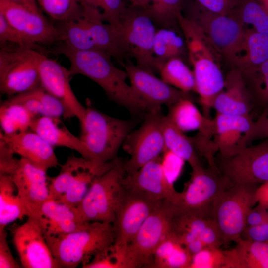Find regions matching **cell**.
<instances>
[{
    "mask_svg": "<svg viewBox=\"0 0 268 268\" xmlns=\"http://www.w3.org/2000/svg\"><path fill=\"white\" fill-rule=\"evenodd\" d=\"M151 2V0H140L139 6L147 9Z\"/></svg>",
    "mask_w": 268,
    "mask_h": 268,
    "instance_id": "57",
    "label": "cell"
},
{
    "mask_svg": "<svg viewBox=\"0 0 268 268\" xmlns=\"http://www.w3.org/2000/svg\"><path fill=\"white\" fill-rule=\"evenodd\" d=\"M240 237L254 241L268 242V221L246 227Z\"/></svg>",
    "mask_w": 268,
    "mask_h": 268,
    "instance_id": "52",
    "label": "cell"
},
{
    "mask_svg": "<svg viewBox=\"0 0 268 268\" xmlns=\"http://www.w3.org/2000/svg\"><path fill=\"white\" fill-rule=\"evenodd\" d=\"M241 73L254 107L263 110L268 107V60L257 67Z\"/></svg>",
    "mask_w": 268,
    "mask_h": 268,
    "instance_id": "40",
    "label": "cell"
},
{
    "mask_svg": "<svg viewBox=\"0 0 268 268\" xmlns=\"http://www.w3.org/2000/svg\"><path fill=\"white\" fill-rule=\"evenodd\" d=\"M215 162L218 171L236 184L260 185L268 181V138L248 145L230 156L217 153Z\"/></svg>",
    "mask_w": 268,
    "mask_h": 268,
    "instance_id": "14",
    "label": "cell"
},
{
    "mask_svg": "<svg viewBox=\"0 0 268 268\" xmlns=\"http://www.w3.org/2000/svg\"><path fill=\"white\" fill-rule=\"evenodd\" d=\"M86 108L85 118L80 123V139L86 145L93 162L103 164L114 161L136 122L111 117L89 102Z\"/></svg>",
    "mask_w": 268,
    "mask_h": 268,
    "instance_id": "4",
    "label": "cell"
},
{
    "mask_svg": "<svg viewBox=\"0 0 268 268\" xmlns=\"http://www.w3.org/2000/svg\"><path fill=\"white\" fill-rule=\"evenodd\" d=\"M212 108L217 113L250 116L254 108L241 72L233 68L225 77L222 90L215 97Z\"/></svg>",
    "mask_w": 268,
    "mask_h": 268,
    "instance_id": "25",
    "label": "cell"
},
{
    "mask_svg": "<svg viewBox=\"0 0 268 268\" xmlns=\"http://www.w3.org/2000/svg\"><path fill=\"white\" fill-rule=\"evenodd\" d=\"M161 159L160 156L133 173L125 175L122 180L124 189L156 200L172 202L178 192L166 175Z\"/></svg>",
    "mask_w": 268,
    "mask_h": 268,
    "instance_id": "20",
    "label": "cell"
},
{
    "mask_svg": "<svg viewBox=\"0 0 268 268\" xmlns=\"http://www.w3.org/2000/svg\"><path fill=\"white\" fill-rule=\"evenodd\" d=\"M268 60V35L246 28L241 46L231 64L241 73L250 71Z\"/></svg>",
    "mask_w": 268,
    "mask_h": 268,
    "instance_id": "29",
    "label": "cell"
},
{
    "mask_svg": "<svg viewBox=\"0 0 268 268\" xmlns=\"http://www.w3.org/2000/svg\"><path fill=\"white\" fill-rule=\"evenodd\" d=\"M162 157V165L168 179L172 183L180 175L185 161L169 150L163 152Z\"/></svg>",
    "mask_w": 268,
    "mask_h": 268,
    "instance_id": "48",
    "label": "cell"
},
{
    "mask_svg": "<svg viewBox=\"0 0 268 268\" xmlns=\"http://www.w3.org/2000/svg\"><path fill=\"white\" fill-rule=\"evenodd\" d=\"M268 221V208L258 205L256 208H252L247 214L246 227L257 225Z\"/></svg>",
    "mask_w": 268,
    "mask_h": 268,
    "instance_id": "53",
    "label": "cell"
},
{
    "mask_svg": "<svg viewBox=\"0 0 268 268\" xmlns=\"http://www.w3.org/2000/svg\"><path fill=\"white\" fill-rule=\"evenodd\" d=\"M0 12L28 41L35 45H51L61 41L56 26L48 21L42 13L7 0H0Z\"/></svg>",
    "mask_w": 268,
    "mask_h": 268,
    "instance_id": "18",
    "label": "cell"
},
{
    "mask_svg": "<svg viewBox=\"0 0 268 268\" xmlns=\"http://www.w3.org/2000/svg\"><path fill=\"white\" fill-rule=\"evenodd\" d=\"M255 199L258 205L268 208V181L258 185L255 192Z\"/></svg>",
    "mask_w": 268,
    "mask_h": 268,
    "instance_id": "54",
    "label": "cell"
},
{
    "mask_svg": "<svg viewBox=\"0 0 268 268\" xmlns=\"http://www.w3.org/2000/svg\"><path fill=\"white\" fill-rule=\"evenodd\" d=\"M183 7L182 0H151L147 10L154 23L171 28L178 23Z\"/></svg>",
    "mask_w": 268,
    "mask_h": 268,
    "instance_id": "42",
    "label": "cell"
},
{
    "mask_svg": "<svg viewBox=\"0 0 268 268\" xmlns=\"http://www.w3.org/2000/svg\"><path fill=\"white\" fill-rule=\"evenodd\" d=\"M232 249L224 250L223 268H268V242L239 238Z\"/></svg>",
    "mask_w": 268,
    "mask_h": 268,
    "instance_id": "28",
    "label": "cell"
},
{
    "mask_svg": "<svg viewBox=\"0 0 268 268\" xmlns=\"http://www.w3.org/2000/svg\"><path fill=\"white\" fill-rule=\"evenodd\" d=\"M232 12L245 28L268 35V12L258 0H240Z\"/></svg>",
    "mask_w": 268,
    "mask_h": 268,
    "instance_id": "39",
    "label": "cell"
},
{
    "mask_svg": "<svg viewBox=\"0 0 268 268\" xmlns=\"http://www.w3.org/2000/svg\"><path fill=\"white\" fill-rule=\"evenodd\" d=\"M23 6L30 10L37 13H42L36 0H7Z\"/></svg>",
    "mask_w": 268,
    "mask_h": 268,
    "instance_id": "55",
    "label": "cell"
},
{
    "mask_svg": "<svg viewBox=\"0 0 268 268\" xmlns=\"http://www.w3.org/2000/svg\"><path fill=\"white\" fill-rule=\"evenodd\" d=\"M224 260V251L206 247L192 255L190 268H223Z\"/></svg>",
    "mask_w": 268,
    "mask_h": 268,
    "instance_id": "44",
    "label": "cell"
},
{
    "mask_svg": "<svg viewBox=\"0 0 268 268\" xmlns=\"http://www.w3.org/2000/svg\"><path fill=\"white\" fill-rule=\"evenodd\" d=\"M125 175L124 162L117 158L110 169L93 182L76 207L84 222L113 223L124 192L122 180Z\"/></svg>",
    "mask_w": 268,
    "mask_h": 268,
    "instance_id": "8",
    "label": "cell"
},
{
    "mask_svg": "<svg viewBox=\"0 0 268 268\" xmlns=\"http://www.w3.org/2000/svg\"><path fill=\"white\" fill-rule=\"evenodd\" d=\"M0 91L8 97L41 86L39 63L42 51L16 45L0 46Z\"/></svg>",
    "mask_w": 268,
    "mask_h": 268,
    "instance_id": "7",
    "label": "cell"
},
{
    "mask_svg": "<svg viewBox=\"0 0 268 268\" xmlns=\"http://www.w3.org/2000/svg\"><path fill=\"white\" fill-rule=\"evenodd\" d=\"M39 70L42 86L63 104L65 109L63 117H76L80 123L82 122L86 108L79 102L72 90L69 70L47 57L44 53L40 56Z\"/></svg>",
    "mask_w": 268,
    "mask_h": 268,
    "instance_id": "16",
    "label": "cell"
},
{
    "mask_svg": "<svg viewBox=\"0 0 268 268\" xmlns=\"http://www.w3.org/2000/svg\"><path fill=\"white\" fill-rule=\"evenodd\" d=\"M131 86L150 110L164 105L168 107L181 99L191 98L184 92L157 78L153 73L131 62H121Z\"/></svg>",
    "mask_w": 268,
    "mask_h": 268,
    "instance_id": "19",
    "label": "cell"
},
{
    "mask_svg": "<svg viewBox=\"0 0 268 268\" xmlns=\"http://www.w3.org/2000/svg\"><path fill=\"white\" fill-rule=\"evenodd\" d=\"M40 8L58 22L77 20L83 17L80 0H36Z\"/></svg>",
    "mask_w": 268,
    "mask_h": 268,
    "instance_id": "41",
    "label": "cell"
},
{
    "mask_svg": "<svg viewBox=\"0 0 268 268\" xmlns=\"http://www.w3.org/2000/svg\"><path fill=\"white\" fill-rule=\"evenodd\" d=\"M82 19L97 50L107 53L120 62L127 56L120 36L111 25L104 23L102 12L84 15Z\"/></svg>",
    "mask_w": 268,
    "mask_h": 268,
    "instance_id": "30",
    "label": "cell"
},
{
    "mask_svg": "<svg viewBox=\"0 0 268 268\" xmlns=\"http://www.w3.org/2000/svg\"><path fill=\"white\" fill-rule=\"evenodd\" d=\"M30 129L36 133L52 147L70 148L78 152L83 158L92 161L91 155L85 144L68 130L60 118L35 117Z\"/></svg>",
    "mask_w": 268,
    "mask_h": 268,
    "instance_id": "26",
    "label": "cell"
},
{
    "mask_svg": "<svg viewBox=\"0 0 268 268\" xmlns=\"http://www.w3.org/2000/svg\"><path fill=\"white\" fill-rule=\"evenodd\" d=\"M201 6L213 13L228 15L232 13L240 0H194Z\"/></svg>",
    "mask_w": 268,
    "mask_h": 268,
    "instance_id": "50",
    "label": "cell"
},
{
    "mask_svg": "<svg viewBox=\"0 0 268 268\" xmlns=\"http://www.w3.org/2000/svg\"><path fill=\"white\" fill-rule=\"evenodd\" d=\"M212 221L189 213H175L172 232L192 256L206 248L201 238Z\"/></svg>",
    "mask_w": 268,
    "mask_h": 268,
    "instance_id": "31",
    "label": "cell"
},
{
    "mask_svg": "<svg viewBox=\"0 0 268 268\" xmlns=\"http://www.w3.org/2000/svg\"><path fill=\"white\" fill-rule=\"evenodd\" d=\"M175 214L171 203L163 201L125 247L129 268H149L153 254L171 232Z\"/></svg>",
    "mask_w": 268,
    "mask_h": 268,
    "instance_id": "12",
    "label": "cell"
},
{
    "mask_svg": "<svg viewBox=\"0 0 268 268\" xmlns=\"http://www.w3.org/2000/svg\"><path fill=\"white\" fill-rule=\"evenodd\" d=\"M268 138V107L262 110L258 118L253 121L245 141L246 146L257 139Z\"/></svg>",
    "mask_w": 268,
    "mask_h": 268,
    "instance_id": "47",
    "label": "cell"
},
{
    "mask_svg": "<svg viewBox=\"0 0 268 268\" xmlns=\"http://www.w3.org/2000/svg\"><path fill=\"white\" fill-rule=\"evenodd\" d=\"M259 185L236 184L226 188L216 199L211 213L223 244L240 238L249 211L256 203L255 192Z\"/></svg>",
    "mask_w": 268,
    "mask_h": 268,
    "instance_id": "9",
    "label": "cell"
},
{
    "mask_svg": "<svg viewBox=\"0 0 268 268\" xmlns=\"http://www.w3.org/2000/svg\"><path fill=\"white\" fill-rule=\"evenodd\" d=\"M27 109L35 117L47 116L63 117L65 109L62 103L47 91L42 85L31 91L7 99Z\"/></svg>",
    "mask_w": 268,
    "mask_h": 268,
    "instance_id": "32",
    "label": "cell"
},
{
    "mask_svg": "<svg viewBox=\"0 0 268 268\" xmlns=\"http://www.w3.org/2000/svg\"><path fill=\"white\" fill-rule=\"evenodd\" d=\"M102 0H80L82 8L92 7L94 8H101Z\"/></svg>",
    "mask_w": 268,
    "mask_h": 268,
    "instance_id": "56",
    "label": "cell"
},
{
    "mask_svg": "<svg viewBox=\"0 0 268 268\" xmlns=\"http://www.w3.org/2000/svg\"><path fill=\"white\" fill-rule=\"evenodd\" d=\"M11 177L27 212V217L51 198L46 171L36 167L26 159H19Z\"/></svg>",
    "mask_w": 268,
    "mask_h": 268,
    "instance_id": "21",
    "label": "cell"
},
{
    "mask_svg": "<svg viewBox=\"0 0 268 268\" xmlns=\"http://www.w3.org/2000/svg\"><path fill=\"white\" fill-rule=\"evenodd\" d=\"M187 50L185 40L174 29L162 28L156 31L153 44L154 66L156 72L168 60L184 54Z\"/></svg>",
    "mask_w": 268,
    "mask_h": 268,
    "instance_id": "36",
    "label": "cell"
},
{
    "mask_svg": "<svg viewBox=\"0 0 268 268\" xmlns=\"http://www.w3.org/2000/svg\"><path fill=\"white\" fill-rule=\"evenodd\" d=\"M119 34L127 56L134 58L136 65L153 73V44L156 30L147 9L130 4L123 13Z\"/></svg>",
    "mask_w": 268,
    "mask_h": 268,
    "instance_id": "10",
    "label": "cell"
},
{
    "mask_svg": "<svg viewBox=\"0 0 268 268\" xmlns=\"http://www.w3.org/2000/svg\"><path fill=\"white\" fill-rule=\"evenodd\" d=\"M0 136L15 154L40 169L47 172L59 165L54 147L31 129L13 134H5L0 130Z\"/></svg>",
    "mask_w": 268,
    "mask_h": 268,
    "instance_id": "23",
    "label": "cell"
},
{
    "mask_svg": "<svg viewBox=\"0 0 268 268\" xmlns=\"http://www.w3.org/2000/svg\"><path fill=\"white\" fill-rule=\"evenodd\" d=\"M13 242L25 268H59L37 221L27 217L12 230Z\"/></svg>",
    "mask_w": 268,
    "mask_h": 268,
    "instance_id": "17",
    "label": "cell"
},
{
    "mask_svg": "<svg viewBox=\"0 0 268 268\" xmlns=\"http://www.w3.org/2000/svg\"><path fill=\"white\" fill-rule=\"evenodd\" d=\"M8 43L21 47L32 48L43 52L42 47L28 41L9 23L5 17L0 12V46H4Z\"/></svg>",
    "mask_w": 268,
    "mask_h": 268,
    "instance_id": "45",
    "label": "cell"
},
{
    "mask_svg": "<svg viewBox=\"0 0 268 268\" xmlns=\"http://www.w3.org/2000/svg\"><path fill=\"white\" fill-rule=\"evenodd\" d=\"M163 116L161 107L150 111L141 126L132 130L125 139L122 146L130 155V159L124 162L126 175L136 171L165 151L162 130Z\"/></svg>",
    "mask_w": 268,
    "mask_h": 268,
    "instance_id": "13",
    "label": "cell"
},
{
    "mask_svg": "<svg viewBox=\"0 0 268 268\" xmlns=\"http://www.w3.org/2000/svg\"><path fill=\"white\" fill-rule=\"evenodd\" d=\"M162 130L165 151L172 152L187 162L192 168L202 165L191 137L187 136L167 115L163 116Z\"/></svg>",
    "mask_w": 268,
    "mask_h": 268,
    "instance_id": "34",
    "label": "cell"
},
{
    "mask_svg": "<svg viewBox=\"0 0 268 268\" xmlns=\"http://www.w3.org/2000/svg\"><path fill=\"white\" fill-rule=\"evenodd\" d=\"M167 116L183 132L197 130L207 137H214V119L202 114L191 98L181 99L169 106Z\"/></svg>",
    "mask_w": 268,
    "mask_h": 268,
    "instance_id": "27",
    "label": "cell"
},
{
    "mask_svg": "<svg viewBox=\"0 0 268 268\" xmlns=\"http://www.w3.org/2000/svg\"><path fill=\"white\" fill-rule=\"evenodd\" d=\"M129 0L131 4L139 6L140 0Z\"/></svg>",
    "mask_w": 268,
    "mask_h": 268,
    "instance_id": "59",
    "label": "cell"
},
{
    "mask_svg": "<svg viewBox=\"0 0 268 268\" xmlns=\"http://www.w3.org/2000/svg\"><path fill=\"white\" fill-rule=\"evenodd\" d=\"M8 245L6 228L0 230V268H19Z\"/></svg>",
    "mask_w": 268,
    "mask_h": 268,
    "instance_id": "51",
    "label": "cell"
},
{
    "mask_svg": "<svg viewBox=\"0 0 268 268\" xmlns=\"http://www.w3.org/2000/svg\"><path fill=\"white\" fill-rule=\"evenodd\" d=\"M127 5L125 0H102L101 7L102 20L111 25L118 34L121 19Z\"/></svg>",
    "mask_w": 268,
    "mask_h": 268,
    "instance_id": "46",
    "label": "cell"
},
{
    "mask_svg": "<svg viewBox=\"0 0 268 268\" xmlns=\"http://www.w3.org/2000/svg\"><path fill=\"white\" fill-rule=\"evenodd\" d=\"M45 238L59 268H75L114 243L115 234L112 223L88 222L75 231Z\"/></svg>",
    "mask_w": 268,
    "mask_h": 268,
    "instance_id": "3",
    "label": "cell"
},
{
    "mask_svg": "<svg viewBox=\"0 0 268 268\" xmlns=\"http://www.w3.org/2000/svg\"><path fill=\"white\" fill-rule=\"evenodd\" d=\"M232 186L219 172L203 165L192 168L189 180L181 192H178L171 202L175 213H185L211 218V213L216 199Z\"/></svg>",
    "mask_w": 268,
    "mask_h": 268,
    "instance_id": "6",
    "label": "cell"
},
{
    "mask_svg": "<svg viewBox=\"0 0 268 268\" xmlns=\"http://www.w3.org/2000/svg\"><path fill=\"white\" fill-rule=\"evenodd\" d=\"M162 201L124 189L112 223L115 234L114 243L120 247H126Z\"/></svg>",
    "mask_w": 268,
    "mask_h": 268,
    "instance_id": "15",
    "label": "cell"
},
{
    "mask_svg": "<svg viewBox=\"0 0 268 268\" xmlns=\"http://www.w3.org/2000/svg\"><path fill=\"white\" fill-rule=\"evenodd\" d=\"M161 79L184 92L195 91V81L191 71L180 57L172 58L158 68Z\"/></svg>",
    "mask_w": 268,
    "mask_h": 268,
    "instance_id": "37",
    "label": "cell"
},
{
    "mask_svg": "<svg viewBox=\"0 0 268 268\" xmlns=\"http://www.w3.org/2000/svg\"><path fill=\"white\" fill-rule=\"evenodd\" d=\"M27 216L11 176L0 174V230Z\"/></svg>",
    "mask_w": 268,
    "mask_h": 268,
    "instance_id": "35",
    "label": "cell"
},
{
    "mask_svg": "<svg viewBox=\"0 0 268 268\" xmlns=\"http://www.w3.org/2000/svg\"><path fill=\"white\" fill-rule=\"evenodd\" d=\"M214 121V141L218 149V153L230 156L246 146V139L254 121L251 115L216 113Z\"/></svg>",
    "mask_w": 268,
    "mask_h": 268,
    "instance_id": "24",
    "label": "cell"
},
{
    "mask_svg": "<svg viewBox=\"0 0 268 268\" xmlns=\"http://www.w3.org/2000/svg\"><path fill=\"white\" fill-rule=\"evenodd\" d=\"M192 255L171 232L154 252L149 268H190Z\"/></svg>",
    "mask_w": 268,
    "mask_h": 268,
    "instance_id": "33",
    "label": "cell"
},
{
    "mask_svg": "<svg viewBox=\"0 0 268 268\" xmlns=\"http://www.w3.org/2000/svg\"><path fill=\"white\" fill-rule=\"evenodd\" d=\"M0 106L1 130L3 133L13 134L30 129L35 117L24 107L7 99L1 101Z\"/></svg>",
    "mask_w": 268,
    "mask_h": 268,
    "instance_id": "38",
    "label": "cell"
},
{
    "mask_svg": "<svg viewBox=\"0 0 268 268\" xmlns=\"http://www.w3.org/2000/svg\"><path fill=\"white\" fill-rule=\"evenodd\" d=\"M12 148L0 136V174L11 176L19 161Z\"/></svg>",
    "mask_w": 268,
    "mask_h": 268,
    "instance_id": "49",
    "label": "cell"
},
{
    "mask_svg": "<svg viewBox=\"0 0 268 268\" xmlns=\"http://www.w3.org/2000/svg\"><path fill=\"white\" fill-rule=\"evenodd\" d=\"M268 12V0H258Z\"/></svg>",
    "mask_w": 268,
    "mask_h": 268,
    "instance_id": "58",
    "label": "cell"
},
{
    "mask_svg": "<svg viewBox=\"0 0 268 268\" xmlns=\"http://www.w3.org/2000/svg\"><path fill=\"white\" fill-rule=\"evenodd\" d=\"M116 159L100 164L82 156H69L61 166L58 175L48 177L50 198L77 207L93 182L110 169L115 165Z\"/></svg>",
    "mask_w": 268,
    "mask_h": 268,
    "instance_id": "5",
    "label": "cell"
},
{
    "mask_svg": "<svg viewBox=\"0 0 268 268\" xmlns=\"http://www.w3.org/2000/svg\"><path fill=\"white\" fill-rule=\"evenodd\" d=\"M82 268H129L125 247L113 243L100 251Z\"/></svg>",
    "mask_w": 268,
    "mask_h": 268,
    "instance_id": "43",
    "label": "cell"
},
{
    "mask_svg": "<svg viewBox=\"0 0 268 268\" xmlns=\"http://www.w3.org/2000/svg\"><path fill=\"white\" fill-rule=\"evenodd\" d=\"M54 51L65 56L70 63L71 75L81 74L91 79L105 91L108 99L126 108L134 115L144 117L149 108L126 82L128 75L113 64L110 54L100 50H76L62 42Z\"/></svg>",
    "mask_w": 268,
    "mask_h": 268,
    "instance_id": "1",
    "label": "cell"
},
{
    "mask_svg": "<svg viewBox=\"0 0 268 268\" xmlns=\"http://www.w3.org/2000/svg\"><path fill=\"white\" fill-rule=\"evenodd\" d=\"M45 237L67 233L78 230L85 224L76 207L50 198L33 214Z\"/></svg>",
    "mask_w": 268,
    "mask_h": 268,
    "instance_id": "22",
    "label": "cell"
},
{
    "mask_svg": "<svg viewBox=\"0 0 268 268\" xmlns=\"http://www.w3.org/2000/svg\"><path fill=\"white\" fill-rule=\"evenodd\" d=\"M177 21L193 67L195 92L199 96L203 114L209 117L214 99L224 86L225 77L221 67L223 56L195 22L182 13Z\"/></svg>",
    "mask_w": 268,
    "mask_h": 268,
    "instance_id": "2",
    "label": "cell"
},
{
    "mask_svg": "<svg viewBox=\"0 0 268 268\" xmlns=\"http://www.w3.org/2000/svg\"><path fill=\"white\" fill-rule=\"evenodd\" d=\"M187 16L204 32L230 64L242 42L246 28L232 12L217 14L202 7L195 0L187 5Z\"/></svg>",
    "mask_w": 268,
    "mask_h": 268,
    "instance_id": "11",
    "label": "cell"
}]
</instances>
